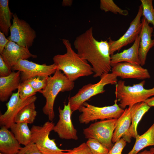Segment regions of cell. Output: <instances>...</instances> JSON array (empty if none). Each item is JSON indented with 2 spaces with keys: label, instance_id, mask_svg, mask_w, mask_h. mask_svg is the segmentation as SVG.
I'll return each instance as SVG.
<instances>
[{
  "label": "cell",
  "instance_id": "obj_8",
  "mask_svg": "<svg viewBox=\"0 0 154 154\" xmlns=\"http://www.w3.org/2000/svg\"><path fill=\"white\" fill-rule=\"evenodd\" d=\"M117 119L101 120L92 123L83 129L85 138L97 140L109 151L113 146L112 139Z\"/></svg>",
  "mask_w": 154,
  "mask_h": 154
},
{
  "label": "cell",
  "instance_id": "obj_27",
  "mask_svg": "<svg viewBox=\"0 0 154 154\" xmlns=\"http://www.w3.org/2000/svg\"><path fill=\"white\" fill-rule=\"evenodd\" d=\"M152 0H140L142 8V16L154 27V9ZM153 36L154 37V32Z\"/></svg>",
  "mask_w": 154,
  "mask_h": 154
},
{
  "label": "cell",
  "instance_id": "obj_16",
  "mask_svg": "<svg viewBox=\"0 0 154 154\" xmlns=\"http://www.w3.org/2000/svg\"><path fill=\"white\" fill-rule=\"evenodd\" d=\"M141 27L139 35V57L140 65L143 66L145 63L147 53L154 46V39L151 38L154 27L150 26L143 17L141 19Z\"/></svg>",
  "mask_w": 154,
  "mask_h": 154
},
{
  "label": "cell",
  "instance_id": "obj_11",
  "mask_svg": "<svg viewBox=\"0 0 154 154\" xmlns=\"http://www.w3.org/2000/svg\"><path fill=\"white\" fill-rule=\"evenodd\" d=\"M142 8L141 5L135 18L131 22L130 26L124 34L118 40H112L110 38L108 41L110 55L117 51H119L122 47L134 41L139 35L141 27V17Z\"/></svg>",
  "mask_w": 154,
  "mask_h": 154
},
{
  "label": "cell",
  "instance_id": "obj_13",
  "mask_svg": "<svg viewBox=\"0 0 154 154\" xmlns=\"http://www.w3.org/2000/svg\"><path fill=\"white\" fill-rule=\"evenodd\" d=\"M37 99V96L34 95L25 99H22L20 98L18 91L13 93L6 104V111L0 116V125L10 128L14 123V117L25 106L35 102Z\"/></svg>",
  "mask_w": 154,
  "mask_h": 154
},
{
  "label": "cell",
  "instance_id": "obj_40",
  "mask_svg": "<svg viewBox=\"0 0 154 154\" xmlns=\"http://www.w3.org/2000/svg\"><path fill=\"white\" fill-rule=\"evenodd\" d=\"M0 154H2V153H0Z\"/></svg>",
  "mask_w": 154,
  "mask_h": 154
},
{
  "label": "cell",
  "instance_id": "obj_23",
  "mask_svg": "<svg viewBox=\"0 0 154 154\" xmlns=\"http://www.w3.org/2000/svg\"><path fill=\"white\" fill-rule=\"evenodd\" d=\"M10 128L11 132L20 144L25 146L31 142L32 133L27 123H14Z\"/></svg>",
  "mask_w": 154,
  "mask_h": 154
},
{
  "label": "cell",
  "instance_id": "obj_35",
  "mask_svg": "<svg viewBox=\"0 0 154 154\" xmlns=\"http://www.w3.org/2000/svg\"><path fill=\"white\" fill-rule=\"evenodd\" d=\"M9 40L6 38L5 34L0 31V54L2 53Z\"/></svg>",
  "mask_w": 154,
  "mask_h": 154
},
{
  "label": "cell",
  "instance_id": "obj_17",
  "mask_svg": "<svg viewBox=\"0 0 154 154\" xmlns=\"http://www.w3.org/2000/svg\"><path fill=\"white\" fill-rule=\"evenodd\" d=\"M131 124L130 108L128 107L124 110L121 116L117 119L112 142L116 143L122 137L129 143L131 141L129 129Z\"/></svg>",
  "mask_w": 154,
  "mask_h": 154
},
{
  "label": "cell",
  "instance_id": "obj_20",
  "mask_svg": "<svg viewBox=\"0 0 154 154\" xmlns=\"http://www.w3.org/2000/svg\"><path fill=\"white\" fill-rule=\"evenodd\" d=\"M21 147L13 133L5 126L0 129V152L3 154H17Z\"/></svg>",
  "mask_w": 154,
  "mask_h": 154
},
{
  "label": "cell",
  "instance_id": "obj_14",
  "mask_svg": "<svg viewBox=\"0 0 154 154\" xmlns=\"http://www.w3.org/2000/svg\"><path fill=\"white\" fill-rule=\"evenodd\" d=\"M112 73L122 79L132 78L144 80L151 77L148 70L140 65L128 62H121L112 66Z\"/></svg>",
  "mask_w": 154,
  "mask_h": 154
},
{
  "label": "cell",
  "instance_id": "obj_30",
  "mask_svg": "<svg viewBox=\"0 0 154 154\" xmlns=\"http://www.w3.org/2000/svg\"><path fill=\"white\" fill-rule=\"evenodd\" d=\"M17 90L20 98L23 100L35 95L37 93L30 84L25 82L20 83Z\"/></svg>",
  "mask_w": 154,
  "mask_h": 154
},
{
  "label": "cell",
  "instance_id": "obj_39",
  "mask_svg": "<svg viewBox=\"0 0 154 154\" xmlns=\"http://www.w3.org/2000/svg\"><path fill=\"white\" fill-rule=\"evenodd\" d=\"M150 151H151V152L152 153H154V147H153L151 148L149 150Z\"/></svg>",
  "mask_w": 154,
  "mask_h": 154
},
{
  "label": "cell",
  "instance_id": "obj_4",
  "mask_svg": "<svg viewBox=\"0 0 154 154\" xmlns=\"http://www.w3.org/2000/svg\"><path fill=\"white\" fill-rule=\"evenodd\" d=\"M145 81L133 84L132 86H126L125 82L118 81L116 84V99L119 103L118 105L124 109L127 106L131 107L134 104L144 102L147 99L154 96V86L152 88L146 89L144 88Z\"/></svg>",
  "mask_w": 154,
  "mask_h": 154
},
{
  "label": "cell",
  "instance_id": "obj_2",
  "mask_svg": "<svg viewBox=\"0 0 154 154\" xmlns=\"http://www.w3.org/2000/svg\"><path fill=\"white\" fill-rule=\"evenodd\" d=\"M62 41L66 52L63 54L56 55L53 57L54 63L56 66L57 69L62 71L69 80L74 82L80 77L93 74L92 67L74 50L70 41L65 39Z\"/></svg>",
  "mask_w": 154,
  "mask_h": 154
},
{
  "label": "cell",
  "instance_id": "obj_29",
  "mask_svg": "<svg viewBox=\"0 0 154 154\" xmlns=\"http://www.w3.org/2000/svg\"><path fill=\"white\" fill-rule=\"evenodd\" d=\"M48 78L41 76H37L24 82L30 84L37 92H39L46 86Z\"/></svg>",
  "mask_w": 154,
  "mask_h": 154
},
{
  "label": "cell",
  "instance_id": "obj_3",
  "mask_svg": "<svg viewBox=\"0 0 154 154\" xmlns=\"http://www.w3.org/2000/svg\"><path fill=\"white\" fill-rule=\"evenodd\" d=\"M74 86V82L69 80L61 70L57 69L53 76L47 78L45 87L39 92L46 98V104L42 109L43 113L52 121L55 117L54 110V101L60 92L71 91Z\"/></svg>",
  "mask_w": 154,
  "mask_h": 154
},
{
  "label": "cell",
  "instance_id": "obj_19",
  "mask_svg": "<svg viewBox=\"0 0 154 154\" xmlns=\"http://www.w3.org/2000/svg\"><path fill=\"white\" fill-rule=\"evenodd\" d=\"M140 41L139 35L137 37L133 45L122 52L111 56V65L121 62H128L140 65L139 57Z\"/></svg>",
  "mask_w": 154,
  "mask_h": 154
},
{
  "label": "cell",
  "instance_id": "obj_12",
  "mask_svg": "<svg viewBox=\"0 0 154 154\" xmlns=\"http://www.w3.org/2000/svg\"><path fill=\"white\" fill-rule=\"evenodd\" d=\"M58 110L59 119L54 125L53 130L61 139H78L77 130L74 128L71 119V116L73 112L69 101L67 104L64 102L63 109L59 107Z\"/></svg>",
  "mask_w": 154,
  "mask_h": 154
},
{
  "label": "cell",
  "instance_id": "obj_32",
  "mask_svg": "<svg viewBox=\"0 0 154 154\" xmlns=\"http://www.w3.org/2000/svg\"><path fill=\"white\" fill-rule=\"evenodd\" d=\"M126 142L125 140L122 137L115 143L108 154H122V151L126 145Z\"/></svg>",
  "mask_w": 154,
  "mask_h": 154
},
{
  "label": "cell",
  "instance_id": "obj_26",
  "mask_svg": "<svg viewBox=\"0 0 154 154\" xmlns=\"http://www.w3.org/2000/svg\"><path fill=\"white\" fill-rule=\"evenodd\" d=\"M100 8L105 12H111L115 14L124 16L128 15V11L123 10L117 5L112 0H100Z\"/></svg>",
  "mask_w": 154,
  "mask_h": 154
},
{
  "label": "cell",
  "instance_id": "obj_6",
  "mask_svg": "<svg viewBox=\"0 0 154 154\" xmlns=\"http://www.w3.org/2000/svg\"><path fill=\"white\" fill-rule=\"evenodd\" d=\"M117 101L116 99L114 105L103 107H97L86 102H84L78 110L81 113L79 117L80 123L87 124L98 119H118L123 112L124 109L119 107Z\"/></svg>",
  "mask_w": 154,
  "mask_h": 154
},
{
  "label": "cell",
  "instance_id": "obj_15",
  "mask_svg": "<svg viewBox=\"0 0 154 154\" xmlns=\"http://www.w3.org/2000/svg\"><path fill=\"white\" fill-rule=\"evenodd\" d=\"M0 55L8 67L11 70L19 60L37 57L31 53L28 48L21 46L9 40Z\"/></svg>",
  "mask_w": 154,
  "mask_h": 154
},
{
  "label": "cell",
  "instance_id": "obj_9",
  "mask_svg": "<svg viewBox=\"0 0 154 154\" xmlns=\"http://www.w3.org/2000/svg\"><path fill=\"white\" fill-rule=\"evenodd\" d=\"M12 24L8 39L23 47L29 48L36 37L35 31L25 20L19 18L16 13L13 15Z\"/></svg>",
  "mask_w": 154,
  "mask_h": 154
},
{
  "label": "cell",
  "instance_id": "obj_7",
  "mask_svg": "<svg viewBox=\"0 0 154 154\" xmlns=\"http://www.w3.org/2000/svg\"><path fill=\"white\" fill-rule=\"evenodd\" d=\"M54 123L48 121L41 126L33 125L31 127V142L35 143L42 154H64L69 150L59 149L55 142V139H50L49 135L53 130Z\"/></svg>",
  "mask_w": 154,
  "mask_h": 154
},
{
  "label": "cell",
  "instance_id": "obj_38",
  "mask_svg": "<svg viewBox=\"0 0 154 154\" xmlns=\"http://www.w3.org/2000/svg\"><path fill=\"white\" fill-rule=\"evenodd\" d=\"M137 154H154V153H152L150 150L148 151L145 149L141 152H139Z\"/></svg>",
  "mask_w": 154,
  "mask_h": 154
},
{
  "label": "cell",
  "instance_id": "obj_24",
  "mask_svg": "<svg viewBox=\"0 0 154 154\" xmlns=\"http://www.w3.org/2000/svg\"><path fill=\"white\" fill-rule=\"evenodd\" d=\"M9 0H0V31L5 35H8L11 26V20L13 13L9 7Z\"/></svg>",
  "mask_w": 154,
  "mask_h": 154
},
{
  "label": "cell",
  "instance_id": "obj_18",
  "mask_svg": "<svg viewBox=\"0 0 154 154\" xmlns=\"http://www.w3.org/2000/svg\"><path fill=\"white\" fill-rule=\"evenodd\" d=\"M21 81V72H13L9 76L0 77V100L4 102L7 101L18 89Z\"/></svg>",
  "mask_w": 154,
  "mask_h": 154
},
{
  "label": "cell",
  "instance_id": "obj_37",
  "mask_svg": "<svg viewBox=\"0 0 154 154\" xmlns=\"http://www.w3.org/2000/svg\"><path fill=\"white\" fill-rule=\"evenodd\" d=\"M73 1L71 0H63L62 3L63 6H70L72 4Z\"/></svg>",
  "mask_w": 154,
  "mask_h": 154
},
{
  "label": "cell",
  "instance_id": "obj_33",
  "mask_svg": "<svg viewBox=\"0 0 154 154\" xmlns=\"http://www.w3.org/2000/svg\"><path fill=\"white\" fill-rule=\"evenodd\" d=\"M17 154H42L34 143L31 142L28 145L21 147Z\"/></svg>",
  "mask_w": 154,
  "mask_h": 154
},
{
  "label": "cell",
  "instance_id": "obj_22",
  "mask_svg": "<svg viewBox=\"0 0 154 154\" xmlns=\"http://www.w3.org/2000/svg\"><path fill=\"white\" fill-rule=\"evenodd\" d=\"M135 138L132 149L127 154H137L147 147L154 146V123L144 133Z\"/></svg>",
  "mask_w": 154,
  "mask_h": 154
},
{
  "label": "cell",
  "instance_id": "obj_28",
  "mask_svg": "<svg viewBox=\"0 0 154 154\" xmlns=\"http://www.w3.org/2000/svg\"><path fill=\"white\" fill-rule=\"evenodd\" d=\"M92 154H108L109 149L96 139H88L86 142Z\"/></svg>",
  "mask_w": 154,
  "mask_h": 154
},
{
  "label": "cell",
  "instance_id": "obj_25",
  "mask_svg": "<svg viewBox=\"0 0 154 154\" xmlns=\"http://www.w3.org/2000/svg\"><path fill=\"white\" fill-rule=\"evenodd\" d=\"M37 114L35 102L25 106L14 117L15 123H33Z\"/></svg>",
  "mask_w": 154,
  "mask_h": 154
},
{
  "label": "cell",
  "instance_id": "obj_34",
  "mask_svg": "<svg viewBox=\"0 0 154 154\" xmlns=\"http://www.w3.org/2000/svg\"><path fill=\"white\" fill-rule=\"evenodd\" d=\"M13 72L7 66L3 60L2 56L0 55V76L6 77L10 75Z\"/></svg>",
  "mask_w": 154,
  "mask_h": 154
},
{
  "label": "cell",
  "instance_id": "obj_10",
  "mask_svg": "<svg viewBox=\"0 0 154 154\" xmlns=\"http://www.w3.org/2000/svg\"><path fill=\"white\" fill-rule=\"evenodd\" d=\"M12 70L21 72V81L23 82L37 76L48 78L54 73L57 66L54 63L50 65L40 64L25 59L19 60Z\"/></svg>",
  "mask_w": 154,
  "mask_h": 154
},
{
  "label": "cell",
  "instance_id": "obj_5",
  "mask_svg": "<svg viewBox=\"0 0 154 154\" xmlns=\"http://www.w3.org/2000/svg\"><path fill=\"white\" fill-rule=\"evenodd\" d=\"M100 80L95 84L90 83L83 86L74 96L69 97L71 110L73 112L78 110L83 103L97 94L103 93L104 87L108 84H116L117 77L113 73L104 74L101 76Z\"/></svg>",
  "mask_w": 154,
  "mask_h": 154
},
{
  "label": "cell",
  "instance_id": "obj_1",
  "mask_svg": "<svg viewBox=\"0 0 154 154\" xmlns=\"http://www.w3.org/2000/svg\"><path fill=\"white\" fill-rule=\"evenodd\" d=\"M74 45L79 56L91 64L94 73L93 77H100L111 71L108 41L96 40L93 36L92 27L77 37Z\"/></svg>",
  "mask_w": 154,
  "mask_h": 154
},
{
  "label": "cell",
  "instance_id": "obj_36",
  "mask_svg": "<svg viewBox=\"0 0 154 154\" xmlns=\"http://www.w3.org/2000/svg\"><path fill=\"white\" fill-rule=\"evenodd\" d=\"M144 102L150 107H154V96L147 99Z\"/></svg>",
  "mask_w": 154,
  "mask_h": 154
},
{
  "label": "cell",
  "instance_id": "obj_31",
  "mask_svg": "<svg viewBox=\"0 0 154 154\" xmlns=\"http://www.w3.org/2000/svg\"><path fill=\"white\" fill-rule=\"evenodd\" d=\"M64 154H92L86 143L84 142L72 149H69Z\"/></svg>",
  "mask_w": 154,
  "mask_h": 154
},
{
  "label": "cell",
  "instance_id": "obj_21",
  "mask_svg": "<svg viewBox=\"0 0 154 154\" xmlns=\"http://www.w3.org/2000/svg\"><path fill=\"white\" fill-rule=\"evenodd\" d=\"M130 108L131 124L129 129L131 137L135 138L138 135L137 132L138 124L144 115L149 110L151 107L145 102L135 104Z\"/></svg>",
  "mask_w": 154,
  "mask_h": 154
}]
</instances>
